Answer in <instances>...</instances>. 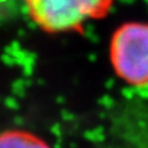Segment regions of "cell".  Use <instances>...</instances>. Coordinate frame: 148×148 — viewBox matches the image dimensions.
Listing matches in <instances>:
<instances>
[{
  "instance_id": "277c9868",
  "label": "cell",
  "mask_w": 148,
  "mask_h": 148,
  "mask_svg": "<svg viewBox=\"0 0 148 148\" xmlns=\"http://www.w3.org/2000/svg\"><path fill=\"white\" fill-rule=\"evenodd\" d=\"M20 5L17 0H9L8 3H0V25L20 14Z\"/></svg>"
},
{
  "instance_id": "5b68a950",
  "label": "cell",
  "mask_w": 148,
  "mask_h": 148,
  "mask_svg": "<svg viewBox=\"0 0 148 148\" xmlns=\"http://www.w3.org/2000/svg\"><path fill=\"white\" fill-rule=\"evenodd\" d=\"M22 48H21V45L18 41H12L10 45H8L5 48H4V52L8 53V54H11V56H15L17 52H20Z\"/></svg>"
},
{
  "instance_id": "9c48e42d",
  "label": "cell",
  "mask_w": 148,
  "mask_h": 148,
  "mask_svg": "<svg viewBox=\"0 0 148 148\" xmlns=\"http://www.w3.org/2000/svg\"><path fill=\"white\" fill-rule=\"evenodd\" d=\"M17 35H18V36H25V31H24V30H18Z\"/></svg>"
},
{
  "instance_id": "ba28073f",
  "label": "cell",
  "mask_w": 148,
  "mask_h": 148,
  "mask_svg": "<svg viewBox=\"0 0 148 148\" xmlns=\"http://www.w3.org/2000/svg\"><path fill=\"white\" fill-rule=\"evenodd\" d=\"M5 105L12 110H16L18 108V103L16 101V99H14V98H8L5 100Z\"/></svg>"
},
{
  "instance_id": "52a82bcc",
  "label": "cell",
  "mask_w": 148,
  "mask_h": 148,
  "mask_svg": "<svg viewBox=\"0 0 148 148\" xmlns=\"http://www.w3.org/2000/svg\"><path fill=\"white\" fill-rule=\"evenodd\" d=\"M0 61H1L5 66H8V67H14V66H16V59H15V57L14 56H11V54H8V53H5L4 52L1 56H0Z\"/></svg>"
},
{
  "instance_id": "7a4b0ae2",
  "label": "cell",
  "mask_w": 148,
  "mask_h": 148,
  "mask_svg": "<svg viewBox=\"0 0 148 148\" xmlns=\"http://www.w3.org/2000/svg\"><path fill=\"white\" fill-rule=\"evenodd\" d=\"M108 59L119 80L132 88L148 86V21L127 20L111 32Z\"/></svg>"
},
{
  "instance_id": "8992f818",
  "label": "cell",
  "mask_w": 148,
  "mask_h": 148,
  "mask_svg": "<svg viewBox=\"0 0 148 148\" xmlns=\"http://www.w3.org/2000/svg\"><path fill=\"white\" fill-rule=\"evenodd\" d=\"M12 91L14 94H16L17 96H22L25 92V84L22 79H17L12 83Z\"/></svg>"
},
{
  "instance_id": "6da1fadb",
  "label": "cell",
  "mask_w": 148,
  "mask_h": 148,
  "mask_svg": "<svg viewBox=\"0 0 148 148\" xmlns=\"http://www.w3.org/2000/svg\"><path fill=\"white\" fill-rule=\"evenodd\" d=\"M30 18L51 35H84L91 22L101 21L114 10L116 0H22Z\"/></svg>"
},
{
  "instance_id": "3957f363",
  "label": "cell",
  "mask_w": 148,
  "mask_h": 148,
  "mask_svg": "<svg viewBox=\"0 0 148 148\" xmlns=\"http://www.w3.org/2000/svg\"><path fill=\"white\" fill-rule=\"evenodd\" d=\"M0 148H51V146L32 132L10 130L0 133Z\"/></svg>"
}]
</instances>
